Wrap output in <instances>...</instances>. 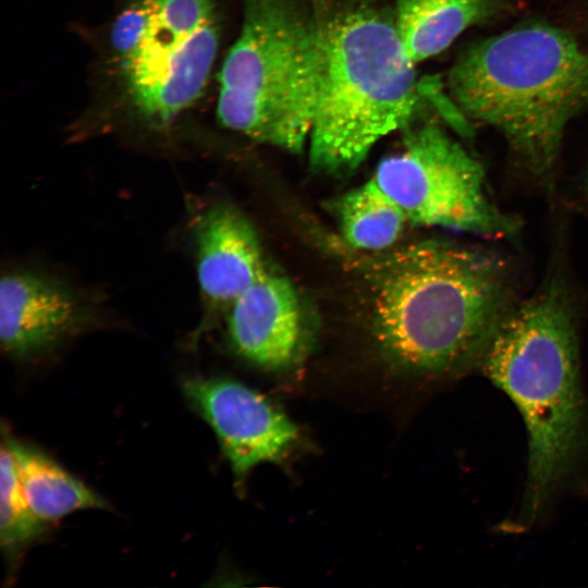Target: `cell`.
Masks as SVG:
<instances>
[{
    "instance_id": "obj_14",
    "label": "cell",
    "mask_w": 588,
    "mask_h": 588,
    "mask_svg": "<svg viewBox=\"0 0 588 588\" xmlns=\"http://www.w3.org/2000/svg\"><path fill=\"white\" fill-rule=\"evenodd\" d=\"M335 212L344 241L362 250L389 248L408 222L403 210L371 179L345 193Z\"/></svg>"
},
{
    "instance_id": "obj_3",
    "label": "cell",
    "mask_w": 588,
    "mask_h": 588,
    "mask_svg": "<svg viewBox=\"0 0 588 588\" xmlns=\"http://www.w3.org/2000/svg\"><path fill=\"white\" fill-rule=\"evenodd\" d=\"M322 65L308 140L311 168L356 170L382 137L412 124L421 89L393 14L365 1L321 13Z\"/></svg>"
},
{
    "instance_id": "obj_4",
    "label": "cell",
    "mask_w": 588,
    "mask_h": 588,
    "mask_svg": "<svg viewBox=\"0 0 588 588\" xmlns=\"http://www.w3.org/2000/svg\"><path fill=\"white\" fill-rule=\"evenodd\" d=\"M449 87L465 115L497 128L543 174L566 124L588 105V53L555 27L520 26L468 48L453 64Z\"/></svg>"
},
{
    "instance_id": "obj_15",
    "label": "cell",
    "mask_w": 588,
    "mask_h": 588,
    "mask_svg": "<svg viewBox=\"0 0 588 588\" xmlns=\"http://www.w3.org/2000/svg\"><path fill=\"white\" fill-rule=\"evenodd\" d=\"M47 524L33 512L22 487L14 454L2 437L0 454V546L15 566L27 547L45 532Z\"/></svg>"
},
{
    "instance_id": "obj_10",
    "label": "cell",
    "mask_w": 588,
    "mask_h": 588,
    "mask_svg": "<svg viewBox=\"0 0 588 588\" xmlns=\"http://www.w3.org/2000/svg\"><path fill=\"white\" fill-rule=\"evenodd\" d=\"M228 339L246 362L267 370L297 363L304 321L297 293L283 275L267 269L226 311Z\"/></svg>"
},
{
    "instance_id": "obj_12",
    "label": "cell",
    "mask_w": 588,
    "mask_h": 588,
    "mask_svg": "<svg viewBox=\"0 0 588 588\" xmlns=\"http://www.w3.org/2000/svg\"><path fill=\"white\" fill-rule=\"evenodd\" d=\"M492 9V0H395L393 16L408 57L418 63L445 50Z\"/></svg>"
},
{
    "instance_id": "obj_11",
    "label": "cell",
    "mask_w": 588,
    "mask_h": 588,
    "mask_svg": "<svg viewBox=\"0 0 588 588\" xmlns=\"http://www.w3.org/2000/svg\"><path fill=\"white\" fill-rule=\"evenodd\" d=\"M197 278L205 305L203 327L228 311L268 268L258 236L235 207L219 203L196 225Z\"/></svg>"
},
{
    "instance_id": "obj_13",
    "label": "cell",
    "mask_w": 588,
    "mask_h": 588,
    "mask_svg": "<svg viewBox=\"0 0 588 588\" xmlns=\"http://www.w3.org/2000/svg\"><path fill=\"white\" fill-rule=\"evenodd\" d=\"M19 469L25 497L36 516L46 523L76 511L107 509L106 501L41 451L2 431Z\"/></svg>"
},
{
    "instance_id": "obj_6",
    "label": "cell",
    "mask_w": 588,
    "mask_h": 588,
    "mask_svg": "<svg viewBox=\"0 0 588 588\" xmlns=\"http://www.w3.org/2000/svg\"><path fill=\"white\" fill-rule=\"evenodd\" d=\"M122 98L148 126L172 122L203 94L219 47L213 0H134L110 35Z\"/></svg>"
},
{
    "instance_id": "obj_1",
    "label": "cell",
    "mask_w": 588,
    "mask_h": 588,
    "mask_svg": "<svg viewBox=\"0 0 588 588\" xmlns=\"http://www.w3.org/2000/svg\"><path fill=\"white\" fill-rule=\"evenodd\" d=\"M513 275L494 252L446 241L389 258L375 284L373 336L399 373L443 378L480 365L514 306Z\"/></svg>"
},
{
    "instance_id": "obj_7",
    "label": "cell",
    "mask_w": 588,
    "mask_h": 588,
    "mask_svg": "<svg viewBox=\"0 0 588 588\" xmlns=\"http://www.w3.org/2000/svg\"><path fill=\"white\" fill-rule=\"evenodd\" d=\"M371 180L417 225L497 238L518 226L490 200L480 162L431 122L405 127L401 148L379 162Z\"/></svg>"
},
{
    "instance_id": "obj_8",
    "label": "cell",
    "mask_w": 588,
    "mask_h": 588,
    "mask_svg": "<svg viewBox=\"0 0 588 588\" xmlns=\"http://www.w3.org/2000/svg\"><path fill=\"white\" fill-rule=\"evenodd\" d=\"M183 392L216 433L240 491L256 466L281 463L298 441V428L289 416L238 381L193 377Z\"/></svg>"
},
{
    "instance_id": "obj_2",
    "label": "cell",
    "mask_w": 588,
    "mask_h": 588,
    "mask_svg": "<svg viewBox=\"0 0 588 588\" xmlns=\"http://www.w3.org/2000/svg\"><path fill=\"white\" fill-rule=\"evenodd\" d=\"M516 405L528 434L529 518L574 476L588 450L573 308L558 280L514 305L479 365Z\"/></svg>"
},
{
    "instance_id": "obj_9",
    "label": "cell",
    "mask_w": 588,
    "mask_h": 588,
    "mask_svg": "<svg viewBox=\"0 0 588 588\" xmlns=\"http://www.w3.org/2000/svg\"><path fill=\"white\" fill-rule=\"evenodd\" d=\"M89 310L69 287L28 270L0 283V341L4 353L28 358L45 353L89 322Z\"/></svg>"
},
{
    "instance_id": "obj_5",
    "label": "cell",
    "mask_w": 588,
    "mask_h": 588,
    "mask_svg": "<svg viewBox=\"0 0 588 588\" xmlns=\"http://www.w3.org/2000/svg\"><path fill=\"white\" fill-rule=\"evenodd\" d=\"M243 13L219 72L218 120L250 139L299 154L318 105L321 13L303 0H244Z\"/></svg>"
}]
</instances>
